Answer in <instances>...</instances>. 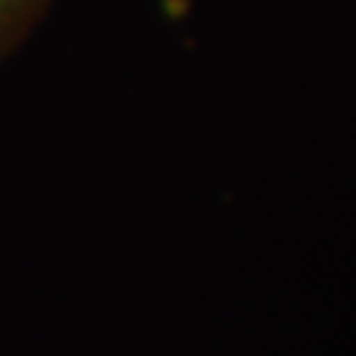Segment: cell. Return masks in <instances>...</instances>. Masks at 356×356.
<instances>
[{
  "mask_svg": "<svg viewBox=\"0 0 356 356\" xmlns=\"http://www.w3.org/2000/svg\"><path fill=\"white\" fill-rule=\"evenodd\" d=\"M51 6L54 0H0V63L36 33Z\"/></svg>",
  "mask_w": 356,
  "mask_h": 356,
  "instance_id": "1",
  "label": "cell"
}]
</instances>
